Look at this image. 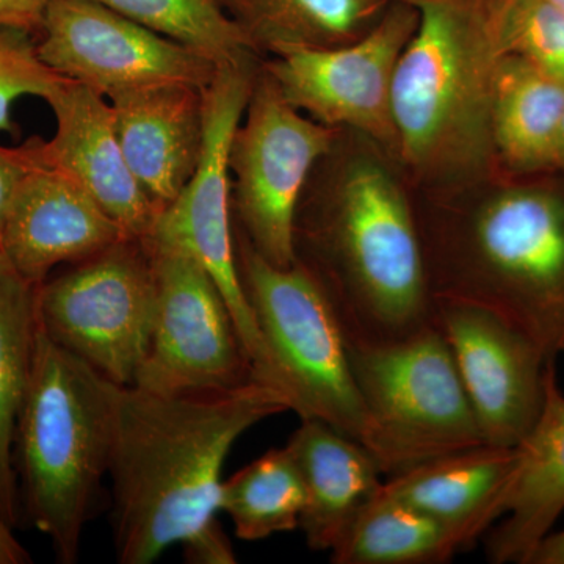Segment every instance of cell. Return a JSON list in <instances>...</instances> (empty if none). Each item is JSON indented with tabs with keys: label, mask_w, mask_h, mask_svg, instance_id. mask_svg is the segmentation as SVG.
Listing matches in <instances>:
<instances>
[{
	"label": "cell",
	"mask_w": 564,
	"mask_h": 564,
	"mask_svg": "<svg viewBox=\"0 0 564 564\" xmlns=\"http://www.w3.org/2000/svg\"><path fill=\"white\" fill-rule=\"evenodd\" d=\"M39 137L25 141L22 147H0V239H2L3 228H6L14 195H17L25 174L31 172L32 166L39 162Z\"/></svg>",
	"instance_id": "29"
},
{
	"label": "cell",
	"mask_w": 564,
	"mask_h": 564,
	"mask_svg": "<svg viewBox=\"0 0 564 564\" xmlns=\"http://www.w3.org/2000/svg\"><path fill=\"white\" fill-rule=\"evenodd\" d=\"M288 448L306 488L300 529L307 547L332 552L380 494L383 474L361 443L317 419H302Z\"/></svg>",
	"instance_id": "20"
},
{
	"label": "cell",
	"mask_w": 564,
	"mask_h": 564,
	"mask_svg": "<svg viewBox=\"0 0 564 564\" xmlns=\"http://www.w3.org/2000/svg\"><path fill=\"white\" fill-rule=\"evenodd\" d=\"M31 555L13 534V529L0 518V564H29Z\"/></svg>",
	"instance_id": "31"
},
{
	"label": "cell",
	"mask_w": 564,
	"mask_h": 564,
	"mask_svg": "<svg viewBox=\"0 0 564 564\" xmlns=\"http://www.w3.org/2000/svg\"><path fill=\"white\" fill-rule=\"evenodd\" d=\"M464 549L432 516L380 491L329 558L334 564H440Z\"/></svg>",
	"instance_id": "24"
},
{
	"label": "cell",
	"mask_w": 564,
	"mask_h": 564,
	"mask_svg": "<svg viewBox=\"0 0 564 564\" xmlns=\"http://www.w3.org/2000/svg\"><path fill=\"white\" fill-rule=\"evenodd\" d=\"M527 564H564V530L549 533Z\"/></svg>",
	"instance_id": "32"
},
{
	"label": "cell",
	"mask_w": 564,
	"mask_h": 564,
	"mask_svg": "<svg viewBox=\"0 0 564 564\" xmlns=\"http://www.w3.org/2000/svg\"><path fill=\"white\" fill-rule=\"evenodd\" d=\"M302 262L332 302L348 344L403 339L434 323L417 214L383 165L351 163L317 220L295 226Z\"/></svg>",
	"instance_id": "2"
},
{
	"label": "cell",
	"mask_w": 564,
	"mask_h": 564,
	"mask_svg": "<svg viewBox=\"0 0 564 564\" xmlns=\"http://www.w3.org/2000/svg\"><path fill=\"white\" fill-rule=\"evenodd\" d=\"M256 51L328 50L366 35L391 0H220Z\"/></svg>",
	"instance_id": "23"
},
{
	"label": "cell",
	"mask_w": 564,
	"mask_h": 564,
	"mask_svg": "<svg viewBox=\"0 0 564 564\" xmlns=\"http://www.w3.org/2000/svg\"><path fill=\"white\" fill-rule=\"evenodd\" d=\"M554 170L564 172V113L562 122H560L558 137H556Z\"/></svg>",
	"instance_id": "33"
},
{
	"label": "cell",
	"mask_w": 564,
	"mask_h": 564,
	"mask_svg": "<svg viewBox=\"0 0 564 564\" xmlns=\"http://www.w3.org/2000/svg\"><path fill=\"white\" fill-rule=\"evenodd\" d=\"M500 55L524 58L564 80V11L549 0H488Z\"/></svg>",
	"instance_id": "27"
},
{
	"label": "cell",
	"mask_w": 564,
	"mask_h": 564,
	"mask_svg": "<svg viewBox=\"0 0 564 564\" xmlns=\"http://www.w3.org/2000/svg\"><path fill=\"white\" fill-rule=\"evenodd\" d=\"M41 332L111 383L135 384L150 348L158 280L148 240L121 239L39 288Z\"/></svg>",
	"instance_id": "8"
},
{
	"label": "cell",
	"mask_w": 564,
	"mask_h": 564,
	"mask_svg": "<svg viewBox=\"0 0 564 564\" xmlns=\"http://www.w3.org/2000/svg\"><path fill=\"white\" fill-rule=\"evenodd\" d=\"M456 243L458 263L429 276L433 300L491 311L547 359L564 352V188L527 184L494 193Z\"/></svg>",
	"instance_id": "5"
},
{
	"label": "cell",
	"mask_w": 564,
	"mask_h": 564,
	"mask_svg": "<svg viewBox=\"0 0 564 564\" xmlns=\"http://www.w3.org/2000/svg\"><path fill=\"white\" fill-rule=\"evenodd\" d=\"M306 488L288 445L272 448L223 481L220 511L243 541H261L300 529Z\"/></svg>",
	"instance_id": "25"
},
{
	"label": "cell",
	"mask_w": 564,
	"mask_h": 564,
	"mask_svg": "<svg viewBox=\"0 0 564 564\" xmlns=\"http://www.w3.org/2000/svg\"><path fill=\"white\" fill-rule=\"evenodd\" d=\"M256 74L252 61L220 65L203 88L202 159L184 191L163 207L150 239L191 252L220 289L256 378L278 388L276 372L245 295L231 226L229 154L247 110Z\"/></svg>",
	"instance_id": "9"
},
{
	"label": "cell",
	"mask_w": 564,
	"mask_h": 564,
	"mask_svg": "<svg viewBox=\"0 0 564 564\" xmlns=\"http://www.w3.org/2000/svg\"><path fill=\"white\" fill-rule=\"evenodd\" d=\"M50 0H0V25L39 33Z\"/></svg>",
	"instance_id": "30"
},
{
	"label": "cell",
	"mask_w": 564,
	"mask_h": 564,
	"mask_svg": "<svg viewBox=\"0 0 564 564\" xmlns=\"http://www.w3.org/2000/svg\"><path fill=\"white\" fill-rule=\"evenodd\" d=\"M220 65L252 61L256 47L220 0H95Z\"/></svg>",
	"instance_id": "26"
},
{
	"label": "cell",
	"mask_w": 564,
	"mask_h": 564,
	"mask_svg": "<svg viewBox=\"0 0 564 564\" xmlns=\"http://www.w3.org/2000/svg\"><path fill=\"white\" fill-rule=\"evenodd\" d=\"M434 325L452 355L485 444L519 447L543 411L547 359L499 315L458 300L434 299Z\"/></svg>",
	"instance_id": "14"
},
{
	"label": "cell",
	"mask_w": 564,
	"mask_h": 564,
	"mask_svg": "<svg viewBox=\"0 0 564 564\" xmlns=\"http://www.w3.org/2000/svg\"><path fill=\"white\" fill-rule=\"evenodd\" d=\"M158 280V310L135 388L217 393L258 380L220 289L191 252L147 239Z\"/></svg>",
	"instance_id": "11"
},
{
	"label": "cell",
	"mask_w": 564,
	"mask_h": 564,
	"mask_svg": "<svg viewBox=\"0 0 564 564\" xmlns=\"http://www.w3.org/2000/svg\"><path fill=\"white\" fill-rule=\"evenodd\" d=\"M118 388L39 326L13 463L21 511L50 538L62 564L79 558L82 534L109 477Z\"/></svg>",
	"instance_id": "4"
},
{
	"label": "cell",
	"mask_w": 564,
	"mask_h": 564,
	"mask_svg": "<svg viewBox=\"0 0 564 564\" xmlns=\"http://www.w3.org/2000/svg\"><path fill=\"white\" fill-rule=\"evenodd\" d=\"M129 239L68 173L41 155L11 203L0 251L25 280L43 284L52 270Z\"/></svg>",
	"instance_id": "16"
},
{
	"label": "cell",
	"mask_w": 564,
	"mask_h": 564,
	"mask_svg": "<svg viewBox=\"0 0 564 564\" xmlns=\"http://www.w3.org/2000/svg\"><path fill=\"white\" fill-rule=\"evenodd\" d=\"M352 377L370 423L367 451L381 474L484 445L451 347L430 325L383 344H348Z\"/></svg>",
	"instance_id": "7"
},
{
	"label": "cell",
	"mask_w": 564,
	"mask_h": 564,
	"mask_svg": "<svg viewBox=\"0 0 564 564\" xmlns=\"http://www.w3.org/2000/svg\"><path fill=\"white\" fill-rule=\"evenodd\" d=\"M519 467V447L484 444L392 475L381 492L432 516L473 545L502 518Z\"/></svg>",
	"instance_id": "18"
},
{
	"label": "cell",
	"mask_w": 564,
	"mask_h": 564,
	"mask_svg": "<svg viewBox=\"0 0 564 564\" xmlns=\"http://www.w3.org/2000/svg\"><path fill=\"white\" fill-rule=\"evenodd\" d=\"M564 513V392L555 361L545 375L543 411L519 445V467L505 502L502 521L486 533V558L494 564H527L534 549Z\"/></svg>",
	"instance_id": "19"
},
{
	"label": "cell",
	"mask_w": 564,
	"mask_h": 564,
	"mask_svg": "<svg viewBox=\"0 0 564 564\" xmlns=\"http://www.w3.org/2000/svg\"><path fill=\"white\" fill-rule=\"evenodd\" d=\"M285 411L288 397L258 380L217 393L120 386L109 462L118 562L150 564L181 544L188 563H236L217 521L223 466L247 430Z\"/></svg>",
	"instance_id": "1"
},
{
	"label": "cell",
	"mask_w": 564,
	"mask_h": 564,
	"mask_svg": "<svg viewBox=\"0 0 564 564\" xmlns=\"http://www.w3.org/2000/svg\"><path fill=\"white\" fill-rule=\"evenodd\" d=\"M39 288L0 251V518L11 529L21 518L13 443L35 358Z\"/></svg>",
	"instance_id": "22"
},
{
	"label": "cell",
	"mask_w": 564,
	"mask_h": 564,
	"mask_svg": "<svg viewBox=\"0 0 564 564\" xmlns=\"http://www.w3.org/2000/svg\"><path fill=\"white\" fill-rule=\"evenodd\" d=\"M109 102L126 161L162 212L184 191L202 159L203 88L161 85Z\"/></svg>",
	"instance_id": "17"
},
{
	"label": "cell",
	"mask_w": 564,
	"mask_h": 564,
	"mask_svg": "<svg viewBox=\"0 0 564 564\" xmlns=\"http://www.w3.org/2000/svg\"><path fill=\"white\" fill-rule=\"evenodd\" d=\"M243 117L229 154L242 234L265 261L291 267L304 184L334 131L293 107L267 73L256 76Z\"/></svg>",
	"instance_id": "10"
},
{
	"label": "cell",
	"mask_w": 564,
	"mask_h": 564,
	"mask_svg": "<svg viewBox=\"0 0 564 564\" xmlns=\"http://www.w3.org/2000/svg\"><path fill=\"white\" fill-rule=\"evenodd\" d=\"M549 2L554 3L555 7L564 11V0H549Z\"/></svg>",
	"instance_id": "34"
},
{
	"label": "cell",
	"mask_w": 564,
	"mask_h": 564,
	"mask_svg": "<svg viewBox=\"0 0 564 564\" xmlns=\"http://www.w3.org/2000/svg\"><path fill=\"white\" fill-rule=\"evenodd\" d=\"M237 269L278 388L300 419H317L369 447L370 423L351 372L348 340L313 273L295 261L276 267L240 234Z\"/></svg>",
	"instance_id": "6"
},
{
	"label": "cell",
	"mask_w": 564,
	"mask_h": 564,
	"mask_svg": "<svg viewBox=\"0 0 564 564\" xmlns=\"http://www.w3.org/2000/svg\"><path fill=\"white\" fill-rule=\"evenodd\" d=\"M55 133L41 140L44 162L68 173L129 239H150L161 209L152 203L126 161L109 99L65 79L44 99Z\"/></svg>",
	"instance_id": "15"
},
{
	"label": "cell",
	"mask_w": 564,
	"mask_h": 564,
	"mask_svg": "<svg viewBox=\"0 0 564 564\" xmlns=\"http://www.w3.org/2000/svg\"><path fill=\"white\" fill-rule=\"evenodd\" d=\"M417 28L397 63L392 117L399 155L434 180H462L491 163L500 55L488 0H406Z\"/></svg>",
	"instance_id": "3"
},
{
	"label": "cell",
	"mask_w": 564,
	"mask_h": 564,
	"mask_svg": "<svg viewBox=\"0 0 564 564\" xmlns=\"http://www.w3.org/2000/svg\"><path fill=\"white\" fill-rule=\"evenodd\" d=\"M63 80L41 61L32 32L0 25V132L17 133L13 106L18 99H46Z\"/></svg>",
	"instance_id": "28"
},
{
	"label": "cell",
	"mask_w": 564,
	"mask_h": 564,
	"mask_svg": "<svg viewBox=\"0 0 564 564\" xmlns=\"http://www.w3.org/2000/svg\"><path fill=\"white\" fill-rule=\"evenodd\" d=\"M563 113L564 80L524 58H500L494 88L492 143L508 170L519 174L554 170Z\"/></svg>",
	"instance_id": "21"
},
{
	"label": "cell",
	"mask_w": 564,
	"mask_h": 564,
	"mask_svg": "<svg viewBox=\"0 0 564 564\" xmlns=\"http://www.w3.org/2000/svg\"><path fill=\"white\" fill-rule=\"evenodd\" d=\"M39 35L41 61L106 99L161 85L204 88L218 68L95 0H50Z\"/></svg>",
	"instance_id": "13"
},
{
	"label": "cell",
	"mask_w": 564,
	"mask_h": 564,
	"mask_svg": "<svg viewBox=\"0 0 564 564\" xmlns=\"http://www.w3.org/2000/svg\"><path fill=\"white\" fill-rule=\"evenodd\" d=\"M417 21L414 6L391 0L361 39L328 50L276 51L265 73L282 96L307 117L328 128L350 126L399 154L392 84Z\"/></svg>",
	"instance_id": "12"
}]
</instances>
